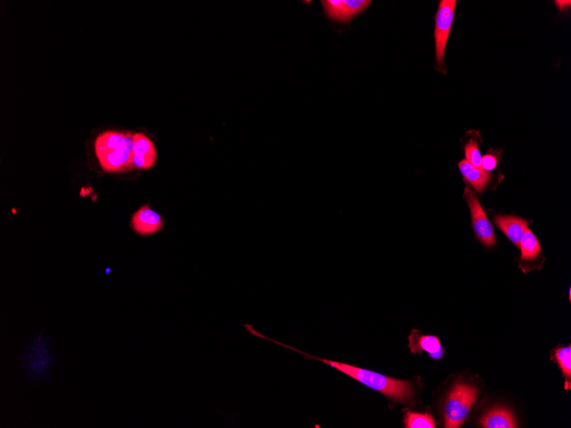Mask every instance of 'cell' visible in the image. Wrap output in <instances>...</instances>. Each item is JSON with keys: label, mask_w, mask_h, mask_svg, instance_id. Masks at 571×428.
<instances>
[{"label": "cell", "mask_w": 571, "mask_h": 428, "mask_svg": "<svg viewBox=\"0 0 571 428\" xmlns=\"http://www.w3.org/2000/svg\"><path fill=\"white\" fill-rule=\"evenodd\" d=\"M245 327L251 334L257 336V337L263 339H267V341L277 344V345L289 348V349L296 351L298 353L303 354L308 360H317L318 362L326 363L327 365L334 367L335 370L350 376V377L356 379V381L363 384V385L384 394L387 398L395 400V401L407 403L410 402L413 398V384L408 381H402V379L387 377V376L378 374L377 372L363 370L361 369V367L350 365V364L335 362L332 361V360L325 358H315L313 357V355L306 353V352L285 345V344L275 341L272 339L265 337V335L255 330L253 327L250 325V324H249V325L246 324Z\"/></svg>", "instance_id": "obj_1"}, {"label": "cell", "mask_w": 571, "mask_h": 428, "mask_svg": "<svg viewBox=\"0 0 571 428\" xmlns=\"http://www.w3.org/2000/svg\"><path fill=\"white\" fill-rule=\"evenodd\" d=\"M96 157L108 173H123L134 169V133L106 131L94 142Z\"/></svg>", "instance_id": "obj_2"}, {"label": "cell", "mask_w": 571, "mask_h": 428, "mask_svg": "<svg viewBox=\"0 0 571 428\" xmlns=\"http://www.w3.org/2000/svg\"><path fill=\"white\" fill-rule=\"evenodd\" d=\"M477 396V386L462 382L455 383L445 402V427H460L468 418Z\"/></svg>", "instance_id": "obj_3"}, {"label": "cell", "mask_w": 571, "mask_h": 428, "mask_svg": "<svg viewBox=\"0 0 571 428\" xmlns=\"http://www.w3.org/2000/svg\"><path fill=\"white\" fill-rule=\"evenodd\" d=\"M456 6V0H441L439 3L437 15H435V61H437V70L444 72V73L446 45L451 30H452Z\"/></svg>", "instance_id": "obj_4"}, {"label": "cell", "mask_w": 571, "mask_h": 428, "mask_svg": "<svg viewBox=\"0 0 571 428\" xmlns=\"http://www.w3.org/2000/svg\"><path fill=\"white\" fill-rule=\"evenodd\" d=\"M323 11L327 19L339 23H349L368 8V0H322Z\"/></svg>", "instance_id": "obj_5"}, {"label": "cell", "mask_w": 571, "mask_h": 428, "mask_svg": "<svg viewBox=\"0 0 571 428\" xmlns=\"http://www.w3.org/2000/svg\"><path fill=\"white\" fill-rule=\"evenodd\" d=\"M465 198L470 207L471 218H472V227L479 241L486 246L493 247L496 239H495L492 224L487 218L476 194L468 186L465 187Z\"/></svg>", "instance_id": "obj_6"}, {"label": "cell", "mask_w": 571, "mask_h": 428, "mask_svg": "<svg viewBox=\"0 0 571 428\" xmlns=\"http://www.w3.org/2000/svg\"><path fill=\"white\" fill-rule=\"evenodd\" d=\"M157 162V150L151 139L142 133L134 134L133 165L134 169L149 170Z\"/></svg>", "instance_id": "obj_7"}, {"label": "cell", "mask_w": 571, "mask_h": 428, "mask_svg": "<svg viewBox=\"0 0 571 428\" xmlns=\"http://www.w3.org/2000/svg\"><path fill=\"white\" fill-rule=\"evenodd\" d=\"M131 227L135 233L146 237L162 230L163 220L161 215L151 210L149 206H144L132 217Z\"/></svg>", "instance_id": "obj_8"}, {"label": "cell", "mask_w": 571, "mask_h": 428, "mask_svg": "<svg viewBox=\"0 0 571 428\" xmlns=\"http://www.w3.org/2000/svg\"><path fill=\"white\" fill-rule=\"evenodd\" d=\"M410 348L413 353L426 351L434 360L440 359L444 355V350L441 345L440 339L437 336L423 335L418 337L417 332L410 336Z\"/></svg>", "instance_id": "obj_9"}, {"label": "cell", "mask_w": 571, "mask_h": 428, "mask_svg": "<svg viewBox=\"0 0 571 428\" xmlns=\"http://www.w3.org/2000/svg\"><path fill=\"white\" fill-rule=\"evenodd\" d=\"M494 222L504 232L510 241L517 247L520 246L522 236H524L525 230L528 229V223L525 220L516 217L497 215L494 218Z\"/></svg>", "instance_id": "obj_10"}, {"label": "cell", "mask_w": 571, "mask_h": 428, "mask_svg": "<svg viewBox=\"0 0 571 428\" xmlns=\"http://www.w3.org/2000/svg\"><path fill=\"white\" fill-rule=\"evenodd\" d=\"M480 426L484 428H515L517 427L516 419L513 412L506 408H494L483 415Z\"/></svg>", "instance_id": "obj_11"}, {"label": "cell", "mask_w": 571, "mask_h": 428, "mask_svg": "<svg viewBox=\"0 0 571 428\" xmlns=\"http://www.w3.org/2000/svg\"><path fill=\"white\" fill-rule=\"evenodd\" d=\"M459 170L466 181L475 187L479 193H482L488 185L490 180V173L483 169L471 165L466 159L458 163Z\"/></svg>", "instance_id": "obj_12"}, {"label": "cell", "mask_w": 571, "mask_h": 428, "mask_svg": "<svg viewBox=\"0 0 571 428\" xmlns=\"http://www.w3.org/2000/svg\"><path fill=\"white\" fill-rule=\"evenodd\" d=\"M519 247L521 248L522 260H533L541 253L540 242L529 227L525 230Z\"/></svg>", "instance_id": "obj_13"}, {"label": "cell", "mask_w": 571, "mask_h": 428, "mask_svg": "<svg viewBox=\"0 0 571 428\" xmlns=\"http://www.w3.org/2000/svg\"><path fill=\"white\" fill-rule=\"evenodd\" d=\"M554 358L566 378L565 389L570 390L571 385V346L558 348L554 352Z\"/></svg>", "instance_id": "obj_14"}, {"label": "cell", "mask_w": 571, "mask_h": 428, "mask_svg": "<svg viewBox=\"0 0 571 428\" xmlns=\"http://www.w3.org/2000/svg\"><path fill=\"white\" fill-rule=\"evenodd\" d=\"M405 427L406 428H435L434 420L429 413H415L407 411L405 415Z\"/></svg>", "instance_id": "obj_15"}, {"label": "cell", "mask_w": 571, "mask_h": 428, "mask_svg": "<svg viewBox=\"0 0 571 428\" xmlns=\"http://www.w3.org/2000/svg\"><path fill=\"white\" fill-rule=\"evenodd\" d=\"M466 160L471 165L478 168V169H483L482 168V158L479 151L478 143L476 139L470 141L465 147Z\"/></svg>", "instance_id": "obj_16"}, {"label": "cell", "mask_w": 571, "mask_h": 428, "mask_svg": "<svg viewBox=\"0 0 571 428\" xmlns=\"http://www.w3.org/2000/svg\"><path fill=\"white\" fill-rule=\"evenodd\" d=\"M497 163V158L493 154H487L484 158H482V168L486 171L489 172L494 170Z\"/></svg>", "instance_id": "obj_17"}, {"label": "cell", "mask_w": 571, "mask_h": 428, "mask_svg": "<svg viewBox=\"0 0 571 428\" xmlns=\"http://www.w3.org/2000/svg\"><path fill=\"white\" fill-rule=\"evenodd\" d=\"M558 10H567V6H570V1H556Z\"/></svg>", "instance_id": "obj_18"}]
</instances>
